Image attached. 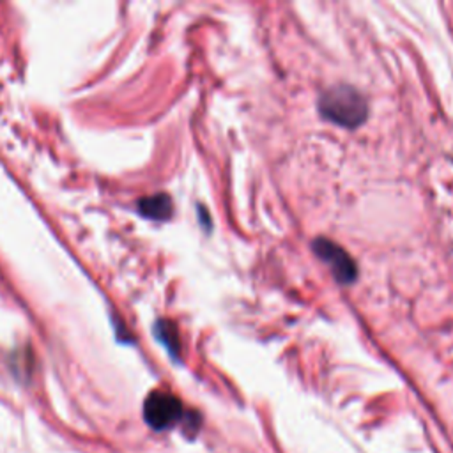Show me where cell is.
<instances>
[{
  "mask_svg": "<svg viewBox=\"0 0 453 453\" xmlns=\"http://www.w3.org/2000/svg\"><path fill=\"white\" fill-rule=\"evenodd\" d=\"M319 111L324 119L343 126L357 127L365 122L368 104L365 97L350 85H338L327 88L319 99Z\"/></svg>",
  "mask_w": 453,
  "mask_h": 453,
  "instance_id": "cell-1",
  "label": "cell"
},
{
  "mask_svg": "<svg viewBox=\"0 0 453 453\" xmlns=\"http://www.w3.org/2000/svg\"><path fill=\"white\" fill-rule=\"evenodd\" d=\"M182 416L180 400L168 391H152L143 403V418L154 430H166L180 421Z\"/></svg>",
  "mask_w": 453,
  "mask_h": 453,
  "instance_id": "cell-2",
  "label": "cell"
},
{
  "mask_svg": "<svg viewBox=\"0 0 453 453\" xmlns=\"http://www.w3.org/2000/svg\"><path fill=\"white\" fill-rule=\"evenodd\" d=\"M313 250L317 253L319 258H322L333 271L334 278L347 285V283H352L357 276V271H356V264L354 260L349 257V253L340 248L336 242L333 241H327L324 237L320 239H315L313 241Z\"/></svg>",
  "mask_w": 453,
  "mask_h": 453,
  "instance_id": "cell-3",
  "label": "cell"
},
{
  "mask_svg": "<svg viewBox=\"0 0 453 453\" xmlns=\"http://www.w3.org/2000/svg\"><path fill=\"white\" fill-rule=\"evenodd\" d=\"M138 211L150 219H166L172 214V200L163 193L145 196L138 202Z\"/></svg>",
  "mask_w": 453,
  "mask_h": 453,
  "instance_id": "cell-4",
  "label": "cell"
},
{
  "mask_svg": "<svg viewBox=\"0 0 453 453\" xmlns=\"http://www.w3.org/2000/svg\"><path fill=\"white\" fill-rule=\"evenodd\" d=\"M154 334L157 336V340L166 347V350L172 354V356H177L179 354V336H177V331L173 327L172 322L168 320H159L154 327Z\"/></svg>",
  "mask_w": 453,
  "mask_h": 453,
  "instance_id": "cell-5",
  "label": "cell"
}]
</instances>
